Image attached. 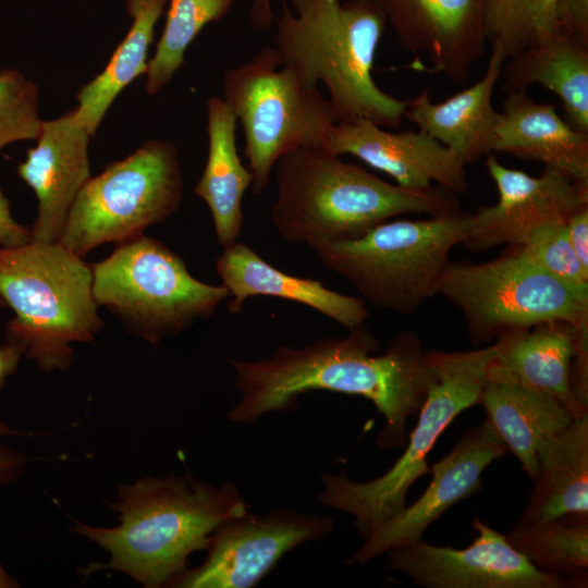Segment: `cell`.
<instances>
[{
	"instance_id": "cell-3",
	"label": "cell",
	"mask_w": 588,
	"mask_h": 588,
	"mask_svg": "<svg viewBox=\"0 0 588 588\" xmlns=\"http://www.w3.org/2000/svg\"><path fill=\"white\" fill-rule=\"evenodd\" d=\"M273 173V228L286 242L311 248L358 238L401 215L438 217L462 211L449 189H412L385 182L319 146L286 152Z\"/></svg>"
},
{
	"instance_id": "cell-20",
	"label": "cell",
	"mask_w": 588,
	"mask_h": 588,
	"mask_svg": "<svg viewBox=\"0 0 588 588\" xmlns=\"http://www.w3.org/2000/svg\"><path fill=\"white\" fill-rule=\"evenodd\" d=\"M216 271L230 293L226 307L231 315L241 313L248 297L271 296L313 308L348 330L368 317L362 297L335 292L318 280L287 274L241 242L223 248Z\"/></svg>"
},
{
	"instance_id": "cell-26",
	"label": "cell",
	"mask_w": 588,
	"mask_h": 588,
	"mask_svg": "<svg viewBox=\"0 0 588 588\" xmlns=\"http://www.w3.org/2000/svg\"><path fill=\"white\" fill-rule=\"evenodd\" d=\"M518 523L588 518V414L575 417L544 451Z\"/></svg>"
},
{
	"instance_id": "cell-37",
	"label": "cell",
	"mask_w": 588,
	"mask_h": 588,
	"mask_svg": "<svg viewBox=\"0 0 588 588\" xmlns=\"http://www.w3.org/2000/svg\"><path fill=\"white\" fill-rule=\"evenodd\" d=\"M25 465L24 456L7 446L0 445V485L14 481Z\"/></svg>"
},
{
	"instance_id": "cell-17",
	"label": "cell",
	"mask_w": 588,
	"mask_h": 588,
	"mask_svg": "<svg viewBox=\"0 0 588 588\" xmlns=\"http://www.w3.org/2000/svg\"><path fill=\"white\" fill-rule=\"evenodd\" d=\"M401 46L426 54L432 72L465 84L486 51V0H380Z\"/></svg>"
},
{
	"instance_id": "cell-2",
	"label": "cell",
	"mask_w": 588,
	"mask_h": 588,
	"mask_svg": "<svg viewBox=\"0 0 588 588\" xmlns=\"http://www.w3.org/2000/svg\"><path fill=\"white\" fill-rule=\"evenodd\" d=\"M110 506L120 514L117 527L75 524L76 534L110 555L108 563L90 564L83 573L117 569L147 588L172 587L188 568L189 555L207 549L220 525L248 512L232 481L216 487L188 473L138 479Z\"/></svg>"
},
{
	"instance_id": "cell-32",
	"label": "cell",
	"mask_w": 588,
	"mask_h": 588,
	"mask_svg": "<svg viewBox=\"0 0 588 588\" xmlns=\"http://www.w3.org/2000/svg\"><path fill=\"white\" fill-rule=\"evenodd\" d=\"M513 247L525 260L567 284L588 289V270L569 242L565 222L542 226Z\"/></svg>"
},
{
	"instance_id": "cell-22",
	"label": "cell",
	"mask_w": 588,
	"mask_h": 588,
	"mask_svg": "<svg viewBox=\"0 0 588 588\" xmlns=\"http://www.w3.org/2000/svg\"><path fill=\"white\" fill-rule=\"evenodd\" d=\"M492 151L544 163L588 185V133L568 124L554 105L535 101L526 89L506 94Z\"/></svg>"
},
{
	"instance_id": "cell-25",
	"label": "cell",
	"mask_w": 588,
	"mask_h": 588,
	"mask_svg": "<svg viewBox=\"0 0 588 588\" xmlns=\"http://www.w3.org/2000/svg\"><path fill=\"white\" fill-rule=\"evenodd\" d=\"M237 120L220 97L207 100L208 154L194 193L208 206L222 248L237 242L244 224L243 198L254 176L240 158Z\"/></svg>"
},
{
	"instance_id": "cell-8",
	"label": "cell",
	"mask_w": 588,
	"mask_h": 588,
	"mask_svg": "<svg viewBox=\"0 0 588 588\" xmlns=\"http://www.w3.org/2000/svg\"><path fill=\"white\" fill-rule=\"evenodd\" d=\"M99 306L132 333L157 343L212 316L230 297L228 289L194 278L184 260L163 243L139 235L118 244L91 266Z\"/></svg>"
},
{
	"instance_id": "cell-15",
	"label": "cell",
	"mask_w": 588,
	"mask_h": 588,
	"mask_svg": "<svg viewBox=\"0 0 588 588\" xmlns=\"http://www.w3.org/2000/svg\"><path fill=\"white\" fill-rule=\"evenodd\" d=\"M506 452V445L487 420L467 430L448 455L429 467L432 479L424 493L371 528L345 564H365L392 549L420 540L442 514L481 489L485 469Z\"/></svg>"
},
{
	"instance_id": "cell-39",
	"label": "cell",
	"mask_w": 588,
	"mask_h": 588,
	"mask_svg": "<svg viewBox=\"0 0 588 588\" xmlns=\"http://www.w3.org/2000/svg\"><path fill=\"white\" fill-rule=\"evenodd\" d=\"M15 587H20L19 583L5 572L2 564L0 563V588Z\"/></svg>"
},
{
	"instance_id": "cell-31",
	"label": "cell",
	"mask_w": 588,
	"mask_h": 588,
	"mask_svg": "<svg viewBox=\"0 0 588 588\" xmlns=\"http://www.w3.org/2000/svg\"><path fill=\"white\" fill-rule=\"evenodd\" d=\"M39 90L15 69L0 71V149L20 140H36L44 120Z\"/></svg>"
},
{
	"instance_id": "cell-1",
	"label": "cell",
	"mask_w": 588,
	"mask_h": 588,
	"mask_svg": "<svg viewBox=\"0 0 588 588\" xmlns=\"http://www.w3.org/2000/svg\"><path fill=\"white\" fill-rule=\"evenodd\" d=\"M379 346L363 323L343 338L282 345L257 360L229 359L241 396L228 419L250 424L265 414L294 408L303 393L326 390L369 400L385 419L378 446H405L407 418L419 412L437 375L413 330L400 332L385 353L375 355Z\"/></svg>"
},
{
	"instance_id": "cell-38",
	"label": "cell",
	"mask_w": 588,
	"mask_h": 588,
	"mask_svg": "<svg viewBox=\"0 0 588 588\" xmlns=\"http://www.w3.org/2000/svg\"><path fill=\"white\" fill-rule=\"evenodd\" d=\"M271 0H250L248 19L253 28L264 33L269 30L274 21Z\"/></svg>"
},
{
	"instance_id": "cell-10",
	"label": "cell",
	"mask_w": 588,
	"mask_h": 588,
	"mask_svg": "<svg viewBox=\"0 0 588 588\" xmlns=\"http://www.w3.org/2000/svg\"><path fill=\"white\" fill-rule=\"evenodd\" d=\"M437 294L462 311L475 346L555 320L588 331V289L553 278L513 247L487 262L450 261Z\"/></svg>"
},
{
	"instance_id": "cell-24",
	"label": "cell",
	"mask_w": 588,
	"mask_h": 588,
	"mask_svg": "<svg viewBox=\"0 0 588 588\" xmlns=\"http://www.w3.org/2000/svg\"><path fill=\"white\" fill-rule=\"evenodd\" d=\"M507 59L503 91L540 85L561 100L567 123L588 133V45L560 28Z\"/></svg>"
},
{
	"instance_id": "cell-36",
	"label": "cell",
	"mask_w": 588,
	"mask_h": 588,
	"mask_svg": "<svg viewBox=\"0 0 588 588\" xmlns=\"http://www.w3.org/2000/svg\"><path fill=\"white\" fill-rule=\"evenodd\" d=\"M5 306V303L0 296V309ZM22 356L23 351L16 344L7 340L0 344V389L3 387L7 378L16 370ZM16 434H20V432L0 421V438Z\"/></svg>"
},
{
	"instance_id": "cell-34",
	"label": "cell",
	"mask_w": 588,
	"mask_h": 588,
	"mask_svg": "<svg viewBox=\"0 0 588 588\" xmlns=\"http://www.w3.org/2000/svg\"><path fill=\"white\" fill-rule=\"evenodd\" d=\"M30 241V229L12 216L8 198L0 189V247H15Z\"/></svg>"
},
{
	"instance_id": "cell-21",
	"label": "cell",
	"mask_w": 588,
	"mask_h": 588,
	"mask_svg": "<svg viewBox=\"0 0 588 588\" xmlns=\"http://www.w3.org/2000/svg\"><path fill=\"white\" fill-rule=\"evenodd\" d=\"M506 58L493 47L483 76L442 102L427 89L407 100L404 118L452 150L467 166L492 152L500 112L492 105Z\"/></svg>"
},
{
	"instance_id": "cell-18",
	"label": "cell",
	"mask_w": 588,
	"mask_h": 588,
	"mask_svg": "<svg viewBox=\"0 0 588 588\" xmlns=\"http://www.w3.org/2000/svg\"><path fill=\"white\" fill-rule=\"evenodd\" d=\"M90 137L73 109L44 120L36 145L17 166L19 176L34 191L38 203L30 241L60 242L72 205L90 179Z\"/></svg>"
},
{
	"instance_id": "cell-13",
	"label": "cell",
	"mask_w": 588,
	"mask_h": 588,
	"mask_svg": "<svg viewBox=\"0 0 588 588\" xmlns=\"http://www.w3.org/2000/svg\"><path fill=\"white\" fill-rule=\"evenodd\" d=\"M478 532L467 548L433 546L421 539L388 551V567L426 588H564L571 581L537 569L505 536L475 517Z\"/></svg>"
},
{
	"instance_id": "cell-29",
	"label": "cell",
	"mask_w": 588,
	"mask_h": 588,
	"mask_svg": "<svg viewBox=\"0 0 588 588\" xmlns=\"http://www.w3.org/2000/svg\"><path fill=\"white\" fill-rule=\"evenodd\" d=\"M166 24L148 61L145 88L156 95L185 62V52L203 28L221 21L235 0H168Z\"/></svg>"
},
{
	"instance_id": "cell-4",
	"label": "cell",
	"mask_w": 588,
	"mask_h": 588,
	"mask_svg": "<svg viewBox=\"0 0 588 588\" xmlns=\"http://www.w3.org/2000/svg\"><path fill=\"white\" fill-rule=\"evenodd\" d=\"M387 23L380 0H281L272 47L282 66L324 85L336 122L365 119L399 128L407 100L387 94L372 77Z\"/></svg>"
},
{
	"instance_id": "cell-14",
	"label": "cell",
	"mask_w": 588,
	"mask_h": 588,
	"mask_svg": "<svg viewBox=\"0 0 588 588\" xmlns=\"http://www.w3.org/2000/svg\"><path fill=\"white\" fill-rule=\"evenodd\" d=\"M499 198L471 215L463 245L480 253L500 245L523 244L538 229L563 223L588 206V185L573 181L558 169L546 167L538 176L502 166L489 154L485 161Z\"/></svg>"
},
{
	"instance_id": "cell-23",
	"label": "cell",
	"mask_w": 588,
	"mask_h": 588,
	"mask_svg": "<svg viewBox=\"0 0 588 588\" xmlns=\"http://www.w3.org/2000/svg\"><path fill=\"white\" fill-rule=\"evenodd\" d=\"M487 421L532 482L549 444L575 419L571 408L546 393L488 380L478 400Z\"/></svg>"
},
{
	"instance_id": "cell-5",
	"label": "cell",
	"mask_w": 588,
	"mask_h": 588,
	"mask_svg": "<svg viewBox=\"0 0 588 588\" xmlns=\"http://www.w3.org/2000/svg\"><path fill=\"white\" fill-rule=\"evenodd\" d=\"M0 296L14 311L5 340L46 371L66 369L72 343L102 328L91 266L61 242L0 247Z\"/></svg>"
},
{
	"instance_id": "cell-12",
	"label": "cell",
	"mask_w": 588,
	"mask_h": 588,
	"mask_svg": "<svg viewBox=\"0 0 588 588\" xmlns=\"http://www.w3.org/2000/svg\"><path fill=\"white\" fill-rule=\"evenodd\" d=\"M333 519L280 507L230 518L210 537L206 560L172 585L181 588H252L296 547L321 540Z\"/></svg>"
},
{
	"instance_id": "cell-16",
	"label": "cell",
	"mask_w": 588,
	"mask_h": 588,
	"mask_svg": "<svg viewBox=\"0 0 588 588\" xmlns=\"http://www.w3.org/2000/svg\"><path fill=\"white\" fill-rule=\"evenodd\" d=\"M334 155H352L412 189L437 186L465 192V164L424 131L390 132L365 119L336 122L321 146Z\"/></svg>"
},
{
	"instance_id": "cell-27",
	"label": "cell",
	"mask_w": 588,
	"mask_h": 588,
	"mask_svg": "<svg viewBox=\"0 0 588 588\" xmlns=\"http://www.w3.org/2000/svg\"><path fill=\"white\" fill-rule=\"evenodd\" d=\"M168 0H126L132 25L106 68L76 95V120L94 136L119 94L148 70V50Z\"/></svg>"
},
{
	"instance_id": "cell-7",
	"label": "cell",
	"mask_w": 588,
	"mask_h": 588,
	"mask_svg": "<svg viewBox=\"0 0 588 588\" xmlns=\"http://www.w3.org/2000/svg\"><path fill=\"white\" fill-rule=\"evenodd\" d=\"M497 351V341L465 352L426 351L437 380L419 409L403 454L383 475L363 482L351 480L344 471L323 474L320 503L353 516L363 538L402 511L413 483L429 473L427 456L438 438L457 415L478 404Z\"/></svg>"
},
{
	"instance_id": "cell-35",
	"label": "cell",
	"mask_w": 588,
	"mask_h": 588,
	"mask_svg": "<svg viewBox=\"0 0 588 588\" xmlns=\"http://www.w3.org/2000/svg\"><path fill=\"white\" fill-rule=\"evenodd\" d=\"M565 224L573 249L583 267L588 270V206L574 212Z\"/></svg>"
},
{
	"instance_id": "cell-28",
	"label": "cell",
	"mask_w": 588,
	"mask_h": 588,
	"mask_svg": "<svg viewBox=\"0 0 588 588\" xmlns=\"http://www.w3.org/2000/svg\"><path fill=\"white\" fill-rule=\"evenodd\" d=\"M504 536L537 569L563 576L575 586L587 584L588 518L517 522Z\"/></svg>"
},
{
	"instance_id": "cell-33",
	"label": "cell",
	"mask_w": 588,
	"mask_h": 588,
	"mask_svg": "<svg viewBox=\"0 0 588 588\" xmlns=\"http://www.w3.org/2000/svg\"><path fill=\"white\" fill-rule=\"evenodd\" d=\"M556 17L561 28L588 45V0H556Z\"/></svg>"
},
{
	"instance_id": "cell-30",
	"label": "cell",
	"mask_w": 588,
	"mask_h": 588,
	"mask_svg": "<svg viewBox=\"0 0 588 588\" xmlns=\"http://www.w3.org/2000/svg\"><path fill=\"white\" fill-rule=\"evenodd\" d=\"M483 28L487 44L507 59L561 28L556 0H486Z\"/></svg>"
},
{
	"instance_id": "cell-6",
	"label": "cell",
	"mask_w": 588,
	"mask_h": 588,
	"mask_svg": "<svg viewBox=\"0 0 588 588\" xmlns=\"http://www.w3.org/2000/svg\"><path fill=\"white\" fill-rule=\"evenodd\" d=\"M471 215L385 221L365 235L313 247L321 262L345 278L369 304L402 315L437 295L452 249L462 244Z\"/></svg>"
},
{
	"instance_id": "cell-9",
	"label": "cell",
	"mask_w": 588,
	"mask_h": 588,
	"mask_svg": "<svg viewBox=\"0 0 588 588\" xmlns=\"http://www.w3.org/2000/svg\"><path fill=\"white\" fill-rule=\"evenodd\" d=\"M222 96L242 126L255 194L268 187L283 155L299 147H320L336 123L329 99L317 85L282 66L272 46L228 69Z\"/></svg>"
},
{
	"instance_id": "cell-11",
	"label": "cell",
	"mask_w": 588,
	"mask_h": 588,
	"mask_svg": "<svg viewBox=\"0 0 588 588\" xmlns=\"http://www.w3.org/2000/svg\"><path fill=\"white\" fill-rule=\"evenodd\" d=\"M183 191L175 145L166 139L147 140L86 182L60 242L84 258L102 244L139 236L180 208Z\"/></svg>"
},
{
	"instance_id": "cell-19",
	"label": "cell",
	"mask_w": 588,
	"mask_h": 588,
	"mask_svg": "<svg viewBox=\"0 0 588 588\" xmlns=\"http://www.w3.org/2000/svg\"><path fill=\"white\" fill-rule=\"evenodd\" d=\"M488 368V380L523 385L551 395L574 413L588 414L574 396L569 376L572 360L588 351V331L563 321H548L512 331L498 340Z\"/></svg>"
}]
</instances>
